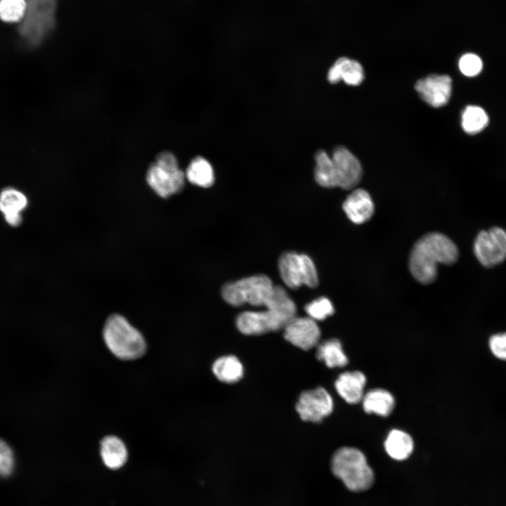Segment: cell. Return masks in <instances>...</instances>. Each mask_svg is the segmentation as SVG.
Wrapping results in <instances>:
<instances>
[{
	"label": "cell",
	"instance_id": "6da1fadb",
	"mask_svg": "<svg viewBox=\"0 0 506 506\" xmlns=\"http://www.w3.org/2000/svg\"><path fill=\"white\" fill-rule=\"evenodd\" d=\"M458 256L456 245L448 237L438 232L429 233L414 244L409 257V269L415 280L428 285L435 280L439 264H453Z\"/></svg>",
	"mask_w": 506,
	"mask_h": 506
},
{
	"label": "cell",
	"instance_id": "7a4b0ae2",
	"mask_svg": "<svg viewBox=\"0 0 506 506\" xmlns=\"http://www.w3.org/2000/svg\"><path fill=\"white\" fill-rule=\"evenodd\" d=\"M103 337L109 350L119 359L135 360L146 351V342L142 334L119 314L108 318Z\"/></svg>",
	"mask_w": 506,
	"mask_h": 506
},
{
	"label": "cell",
	"instance_id": "3957f363",
	"mask_svg": "<svg viewBox=\"0 0 506 506\" xmlns=\"http://www.w3.org/2000/svg\"><path fill=\"white\" fill-rule=\"evenodd\" d=\"M333 474L350 491L361 492L374 482V473L364 454L352 447H342L333 455L331 461Z\"/></svg>",
	"mask_w": 506,
	"mask_h": 506
},
{
	"label": "cell",
	"instance_id": "277c9868",
	"mask_svg": "<svg viewBox=\"0 0 506 506\" xmlns=\"http://www.w3.org/2000/svg\"><path fill=\"white\" fill-rule=\"evenodd\" d=\"M185 173L180 169L175 155L170 152L159 153L146 173L151 189L163 198L179 193L184 187Z\"/></svg>",
	"mask_w": 506,
	"mask_h": 506
},
{
	"label": "cell",
	"instance_id": "5b68a950",
	"mask_svg": "<svg viewBox=\"0 0 506 506\" xmlns=\"http://www.w3.org/2000/svg\"><path fill=\"white\" fill-rule=\"evenodd\" d=\"M274 287L268 276L252 275L226 284L221 290V295L228 304L234 306L245 304L265 306L272 295Z\"/></svg>",
	"mask_w": 506,
	"mask_h": 506
},
{
	"label": "cell",
	"instance_id": "8992f818",
	"mask_svg": "<svg viewBox=\"0 0 506 506\" xmlns=\"http://www.w3.org/2000/svg\"><path fill=\"white\" fill-rule=\"evenodd\" d=\"M27 12L20 32L29 46L39 45L55 25L57 0H25Z\"/></svg>",
	"mask_w": 506,
	"mask_h": 506
},
{
	"label": "cell",
	"instance_id": "52a82bcc",
	"mask_svg": "<svg viewBox=\"0 0 506 506\" xmlns=\"http://www.w3.org/2000/svg\"><path fill=\"white\" fill-rule=\"evenodd\" d=\"M280 278L290 289H297L302 285L316 287L318 277L316 266L306 254L287 252L283 254L278 261Z\"/></svg>",
	"mask_w": 506,
	"mask_h": 506
},
{
	"label": "cell",
	"instance_id": "ba28073f",
	"mask_svg": "<svg viewBox=\"0 0 506 506\" xmlns=\"http://www.w3.org/2000/svg\"><path fill=\"white\" fill-rule=\"evenodd\" d=\"M473 249L482 266L491 268L501 264L506 259V231L498 226L481 231L474 239Z\"/></svg>",
	"mask_w": 506,
	"mask_h": 506
},
{
	"label": "cell",
	"instance_id": "9c48e42d",
	"mask_svg": "<svg viewBox=\"0 0 506 506\" xmlns=\"http://www.w3.org/2000/svg\"><path fill=\"white\" fill-rule=\"evenodd\" d=\"M293 318L277 309L266 308L265 311H247L236 318L238 330L246 335H258L284 328Z\"/></svg>",
	"mask_w": 506,
	"mask_h": 506
},
{
	"label": "cell",
	"instance_id": "30bf717a",
	"mask_svg": "<svg viewBox=\"0 0 506 506\" xmlns=\"http://www.w3.org/2000/svg\"><path fill=\"white\" fill-rule=\"evenodd\" d=\"M296 410L304 421L320 422L333 410V401L323 387L302 392L296 404Z\"/></svg>",
	"mask_w": 506,
	"mask_h": 506
},
{
	"label": "cell",
	"instance_id": "8fae6325",
	"mask_svg": "<svg viewBox=\"0 0 506 506\" xmlns=\"http://www.w3.org/2000/svg\"><path fill=\"white\" fill-rule=\"evenodd\" d=\"M415 90L429 105L440 108L448 103L452 92V79L446 74H430L419 79Z\"/></svg>",
	"mask_w": 506,
	"mask_h": 506
},
{
	"label": "cell",
	"instance_id": "7c38bea8",
	"mask_svg": "<svg viewBox=\"0 0 506 506\" xmlns=\"http://www.w3.org/2000/svg\"><path fill=\"white\" fill-rule=\"evenodd\" d=\"M320 330L316 320L308 317H294L284 327V337L292 344L303 350L316 346Z\"/></svg>",
	"mask_w": 506,
	"mask_h": 506
},
{
	"label": "cell",
	"instance_id": "4fadbf2b",
	"mask_svg": "<svg viewBox=\"0 0 506 506\" xmlns=\"http://www.w3.org/2000/svg\"><path fill=\"white\" fill-rule=\"evenodd\" d=\"M332 158L336 169L338 187L350 190L357 186L362 176V167L358 160L343 146L334 150Z\"/></svg>",
	"mask_w": 506,
	"mask_h": 506
},
{
	"label": "cell",
	"instance_id": "5bb4252c",
	"mask_svg": "<svg viewBox=\"0 0 506 506\" xmlns=\"http://www.w3.org/2000/svg\"><path fill=\"white\" fill-rule=\"evenodd\" d=\"M342 207L349 219L356 224L368 221L375 211L370 194L362 188L353 190L343 202Z\"/></svg>",
	"mask_w": 506,
	"mask_h": 506
},
{
	"label": "cell",
	"instance_id": "9a60e30c",
	"mask_svg": "<svg viewBox=\"0 0 506 506\" xmlns=\"http://www.w3.org/2000/svg\"><path fill=\"white\" fill-rule=\"evenodd\" d=\"M366 384L365 375L360 371L345 372L339 375L335 387L339 395L347 403L354 404L363 397Z\"/></svg>",
	"mask_w": 506,
	"mask_h": 506
},
{
	"label": "cell",
	"instance_id": "2e32d148",
	"mask_svg": "<svg viewBox=\"0 0 506 506\" xmlns=\"http://www.w3.org/2000/svg\"><path fill=\"white\" fill-rule=\"evenodd\" d=\"M363 79L362 65L358 61L346 57L338 58L327 73V79L331 84L344 80L349 85L356 86L360 84Z\"/></svg>",
	"mask_w": 506,
	"mask_h": 506
},
{
	"label": "cell",
	"instance_id": "e0dca14e",
	"mask_svg": "<svg viewBox=\"0 0 506 506\" xmlns=\"http://www.w3.org/2000/svg\"><path fill=\"white\" fill-rule=\"evenodd\" d=\"M100 456L104 465L111 469L122 467L127 460L128 453L124 442L112 435L104 437L100 442Z\"/></svg>",
	"mask_w": 506,
	"mask_h": 506
},
{
	"label": "cell",
	"instance_id": "ac0fdd59",
	"mask_svg": "<svg viewBox=\"0 0 506 506\" xmlns=\"http://www.w3.org/2000/svg\"><path fill=\"white\" fill-rule=\"evenodd\" d=\"M362 401L366 413H375L383 417L388 416L391 413L395 404L391 394L382 389L369 391L363 396Z\"/></svg>",
	"mask_w": 506,
	"mask_h": 506
},
{
	"label": "cell",
	"instance_id": "d6986e66",
	"mask_svg": "<svg viewBox=\"0 0 506 506\" xmlns=\"http://www.w3.org/2000/svg\"><path fill=\"white\" fill-rule=\"evenodd\" d=\"M413 441L406 432L399 430H391L385 441L384 448L387 454L394 460H403L407 459L413 450Z\"/></svg>",
	"mask_w": 506,
	"mask_h": 506
},
{
	"label": "cell",
	"instance_id": "ffe728a7",
	"mask_svg": "<svg viewBox=\"0 0 506 506\" xmlns=\"http://www.w3.org/2000/svg\"><path fill=\"white\" fill-rule=\"evenodd\" d=\"M489 116L486 110L477 105H467L461 115V126L469 135L483 131L489 124Z\"/></svg>",
	"mask_w": 506,
	"mask_h": 506
},
{
	"label": "cell",
	"instance_id": "44dd1931",
	"mask_svg": "<svg viewBox=\"0 0 506 506\" xmlns=\"http://www.w3.org/2000/svg\"><path fill=\"white\" fill-rule=\"evenodd\" d=\"M212 372L219 380L231 384L239 381L242 377L243 366L237 357L226 356L214 361Z\"/></svg>",
	"mask_w": 506,
	"mask_h": 506
},
{
	"label": "cell",
	"instance_id": "7402d4cb",
	"mask_svg": "<svg viewBox=\"0 0 506 506\" xmlns=\"http://www.w3.org/2000/svg\"><path fill=\"white\" fill-rule=\"evenodd\" d=\"M185 175L186 179L190 183L202 188L210 187L214 181V174L212 165L202 157H196L190 162Z\"/></svg>",
	"mask_w": 506,
	"mask_h": 506
},
{
	"label": "cell",
	"instance_id": "603a6c76",
	"mask_svg": "<svg viewBox=\"0 0 506 506\" xmlns=\"http://www.w3.org/2000/svg\"><path fill=\"white\" fill-rule=\"evenodd\" d=\"M314 176L316 182L325 188L338 187L337 176L332 158L324 150L316 154Z\"/></svg>",
	"mask_w": 506,
	"mask_h": 506
},
{
	"label": "cell",
	"instance_id": "cb8c5ba5",
	"mask_svg": "<svg viewBox=\"0 0 506 506\" xmlns=\"http://www.w3.org/2000/svg\"><path fill=\"white\" fill-rule=\"evenodd\" d=\"M316 357L329 368L344 367L348 363L342 344L337 339L321 342L318 346Z\"/></svg>",
	"mask_w": 506,
	"mask_h": 506
},
{
	"label": "cell",
	"instance_id": "d4e9b609",
	"mask_svg": "<svg viewBox=\"0 0 506 506\" xmlns=\"http://www.w3.org/2000/svg\"><path fill=\"white\" fill-rule=\"evenodd\" d=\"M27 205V196L16 188L8 187L0 193V211L4 216L22 214Z\"/></svg>",
	"mask_w": 506,
	"mask_h": 506
},
{
	"label": "cell",
	"instance_id": "484cf974",
	"mask_svg": "<svg viewBox=\"0 0 506 506\" xmlns=\"http://www.w3.org/2000/svg\"><path fill=\"white\" fill-rule=\"evenodd\" d=\"M27 12L25 0H0V18L8 22L20 21Z\"/></svg>",
	"mask_w": 506,
	"mask_h": 506
},
{
	"label": "cell",
	"instance_id": "4316f807",
	"mask_svg": "<svg viewBox=\"0 0 506 506\" xmlns=\"http://www.w3.org/2000/svg\"><path fill=\"white\" fill-rule=\"evenodd\" d=\"M334 306L327 297H319L305 306L308 316L314 320H323L334 313Z\"/></svg>",
	"mask_w": 506,
	"mask_h": 506
},
{
	"label": "cell",
	"instance_id": "83f0119b",
	"mask_svg": "<svg viewBox=\"0 0 506 506\" xmlns=\"http://www.w3.org/2000/svg\"><path fill=\"white\" fill-rule=\"evenodd\" d=\"M458 67L460 72L467 77L478 76L483 70L484 63L479 56L474 53H466L459 59Z\"/></svg>",
	"mask_w": 506,
	"mask_h": 506
},
{
	"label": "cell",
	"instance_id": "f1b7e54d",
	"mask_svg": "<svg viewBox=\"0 0 506 506\" xmlns=\"http://www.w3.org/2000/svg\"><path fill=\"white\" fill-rule=\"evenodd\" d=\"M15 469V458L10 446L0 439V477L8 478Z\"/></svg>",
	"mask_w": 506,
	"mask_h": 506
},
{
	"label": "cell",
	"instance_id": "f546056e",
	"mask_svg": "<svg viewBox=\"0 0 506 506\" xmlns=\"http://www.w3.org/2000/svg\"><path fill=\"white\" fill-rule=\"evenodd\" d=\"M491 353L497 359L506 361V332L491 335L488 342Z\"/></svg>",
	"mask_w": 506,
	"mask_h": 506
},
{
	"label": "cell",
	"instance_id": "4dcf8cb0",
	"mask_svg": "<svg viewBox=\"0 0 506 506\" xmlns=\"http://www.w3.org/2000/svg\"><path fill=\"white\" fill-rule=\"evenodd\" d=\"M4 219L8 224L11 226H18L20 225L22 221V214H11L4 216Z\"/></svg>",
	"mask_w": 506,
	"mask_h": 506
}]
</instances>
